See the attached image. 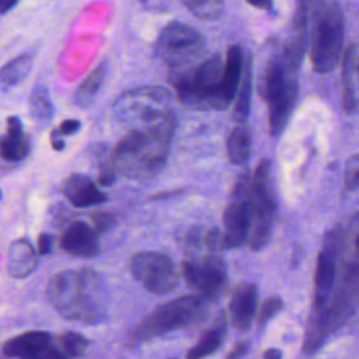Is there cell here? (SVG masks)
Masks as SVG:
<instances>
[{"mask_svg":"<svg viewBox=\"0 0 359 359\" xmlns=\"http://www.w3.org/2000/svg\"><path fill=\"white\" fill-rule=\"evenodd\" d=\"M342 108L345 114L351 115L358 109L356 97V57L358 48L355 43H349L342 53Z\"/></svg>","mask_w":359,"mask_h":359,"instance_id":"cell-20","label":"cell"},{"mask_svg":"<svg viewBox=\"0 0 359 359\" xmlns=\"http://www.w3.org/2000/svg\"><path fill=\"white\" fill-rule=\"evenodd\" d=\"M53 251V237L50 234H41L38 238V252L50 254Z\"/></svg>","mask_w":359,"mask_h":359,"instance_id":"cell-33","label":"cell"},{"mask_svg":"<svg viewBox=\"0 0 359 359\" xmlns=\"http://www.w3.org/2000/svg\"><path fill=\"white\" fill-rule=\"evenodd\" d=\"M105 74H107V67L104 65H100L95 70H93L77 87L73 97L74 104L80 107L90 105L97 97V94L100 93L105 80Z\"/></svg>","mask_w":359,"mask_h":359,"instance_id":"cell-24","label":"cell"},{"mask_svg":"<svg viewBox=\"0 0 359 359\" xmlns=\"http://www.w3.org/2000/svg\"><path fill=\"white\" fill-rule=\"evenodd\" d=\"M245 56L243 48L230 45L226 56L213 53L195 65L171 72L170 83L184 108L194 111H224L234 101Z\"/></svg>","mask_w":359,"mask_h":359,"instance_id":"cell-1","label":"cell"},{"mask_svg":"<svg viewBox=\"0 0 359 359\" xmlns=\"http://www.w3.org/2000/svg\"><path fill=\"white\" fill-rule=\"evenodd\" d=\"M307 38L310 43V60L318 74L332 72L341 60L345 41V18L338 3L317 1L309 8Z\"/></svg>","mask_w":359,"mask_h":359,"instance_id":"cell-6","label":"cell"},{"mask_svg":"<svg viewBox=\"0 0 359 359\" xmlns=\"http://www.w3.org/2000/svg\"><path fill=\"white\" fill-rule=\"evenodd\" d=\"M251 95H252V59L250 55L245 56L244 60V72L243 77L234 98L233 107V119L237 123H245V119L250 115L251 109Z\"/></svg>","mask_w":359,"mask_h":359,"instance_id":"cell-23","label":"cell"},{"mask_svg":"<svg viewBox=\"0 0 359 359\" xmlns=\"http://www.w3.org/2000/svg\"><path fill=\"white\" fill-rule=\"evenodd\" d=\"M254 7H258V8H269L271 7V3L268 1V3H254L252 4Z\"/></svg>","mask_w":359,"mask_h":359,"instance_id":"cell-39","label":"cell"},{"mask_svg":"<svg viewBox=\"0 0 359 359\" xmlns=\"http://www.w3.org/2000/svg\"><path fill=\"white\" fill-rule=\"evenodd\" d=\"M258 304V289L254 283L237 285L229 302V321L237 331L245 332L252 325Z\"/></svg>","mask_w":359,"mask_h":359,"instance_id":"cell-15","label":"cell"},{"mask_svg":"<svg viewBox=\"0 0 359 359\" xmlns=\"http://www.w3.org/2000/svg\"><path fill=\"white\" fill-rule=\"evenodd\" d=\"M80 129V121L77 119H66L60 123L57 133L59 135H73Z\"/></svg>","mask_w":359,"mask_h":359,"instance_id":"cell-34","label":"cell"},{"mask_svg":"<svg viewBox=\"0 0 359 359\" xmlns=\"http://www.w3.org/2000/svg\"><path fill=\"white\" fill-rule=\"evenodd\" d=\"M133 278L142 283L149 292L165 294L177 289L180 273L172 259L158 251L136 252L129 262Z\"/></svg>","mask_w":359,"mask_h":359,"instance_id":"cell-13","label":"cell"},{"mask_svg":"<svg viewBox=\"0 0 359 359\" xmlns=\"http://www.w3.org/2000/svg\"><path fill=\"white\" fill-rule=\"evenodd\" d=\"M52 146L56 150H62L65 146V142L62 139H59V133L57 132H52Z\"/></svg>","mask_w":359,"mask_h":359,"instance_id":"cell-36","label":"cell"},{"mask_svg":"<svg viewBox=\"0 0 359 359\" xmlns=\"http://www.w3.org/2000/svg\"><path fill=\"white\" fill-rule=\"evenodd\" d=\"M359 188V154L349 157L344 171V192H352Z\"/></svg>","mask_w":359,"mask_h":359,"instance_id":"cell-29","label":"cell"},{"mask_svg":"<svg viewBox=\"0 0 359 359\" xmlns=\"http://www.w3.org/2000/svg\"><path fill=\"white\" fill-rule=\"evenodd\" d=\"M154 53L171 72L181 70L205 57L206 39L196 28L172 21L161 29L154 45Z\"/></svg>","mask_w":359,"mask_h":359,"instance_id":"cell-9","label":"cell"},{"mask_svg":"<svg viewBox=\"0 0 359 359\" xmlns=\"http://www.w3.org/2000/svg\"><path fill=\"white\" fill-rule=\"evenodd\" d=\"M62 194L76 208H90L107 201V195L94 184L91 178L83 174H73L66 178Z\"/></svg>","mask_w":359,"mask_h":359,"instance_id":"cell-17","label":"cell"},{"mask_svg":"<svg viewBox=\"0 0 359 359\" xmlns=\"http://www.w3.org/2000/svg\"><path fill=\"white\" fill-rule=\"evenodd\" d=\"M262 359H282V352H280L279 349H275V348L266 349V351L264 352Z\"/></svg>","mask_w":359,"mask_h":359,"instance_id":"cell-35","label":"cell"},{"mask_svg":"<svg viewBox=\"0 0 359 359\" xmlns=\"http://www.w3.org/2000/svg\"><path fill=\"white\" fill-rule=\"evenodd\" d=\"M31 143L17 116L7 118V129L0 137V156L7 161H20L29 153Z\"/></svg>","mask_w":359,"mask_h":359,"instance_id":"cell-18","label":"cell"},{"mask_svg":"<svg viewBox=\"0 0 359 359\" xmlns=\"http://www.w3.org/2000/svg\"><path fill=\"white\" fill-rule=\"evenodd\" d=\"M0 198H1V191H0Z\"/></svg>","mask_w":359,"mask_h":359,"instance_id":"cell-40","label":"cell"},{"mask_svg":"<svg viewBox=\"0 0 359 359\" xmlns=\"http://www.w3.org/2000/svg\"><path fill=\"white\" fill-rule=\"evenodd\" d=\"M175 126L123 132L112 150L114 171L132 180L156 175L165 164Z\"/></svg>","mask_w":359,"mask_h":359,"instance_id":"cell-3","label":"cell"},{"mask_svg":"<svg viewBox=\"0 0 359 359\" xmlns=\"http://www.w3.org/2000/svg\"><path fill=\"white\" fill-rule=\"evenodd\" d=\"M251 174L244 171L233 185L230 201L223 213V247L238 248L248 238L251 223Z\"/></svg>","mask_w":359,"mask_h":359,"instance_id":"cell-12","label":"cell"},{"mask_svg":"<svg viewBox=\"0 0 359 359\" xmlns=\"http://www.w3.org/2000/svg\"><path fill=\"white\" fill-rule=\"evenodd\" d=\"M356 97L359 101V50H358V57H356Z\"/></svg>","mask_w":359,"mask_h":359,"instance_id":"cell-38","label":"cell"},{"mask_svg":"<svg viewBox=\"0 0 359 359\" xmlns=\"http://www.w3.org/2000/svg\"><path fill=\"white\" fill-rule=\"evenodd\" d=\"M282 307H283V302H282V299H280L279 296H271V297H268V299L262 303V306H261V309H259L258 318H257L258 325H259V327L265 325L272 317H275V316L282 310Z\"/></svg>","mask_w":359,"mask_h":359,"instance_id":"cell-30","label":"cell"},{"mask_svg":"<svg viewBox=\"0 0 359 359\" xmlns=\"http://www.w3.org/2000/svg\"><path fill=\"white\" fill-rule=\"evenodd\" d=\"M248 342L247 341H238L234 348L227 353L226 359H243L245 356V353L248 352Z\"/></svg>","mask_w":359,"mask_h":359,"instance_id":"cell-32","label":"cell"},{"mask_svg":"<svg viewBox=\"0 0 359 359\" xmlns=\"http://www.w3.org/2000/svg\"><path fill=\"white\" fill-rule=\"evenodd\" d=\"M181 269L187 285L205 302L216 300L227 289V268L219 254L192 255L182 261Z\"/></svg>","mask_w":359,"mask_h":359,"instance_id":"cell-11","label":"cell"},{"mask_svg":"<svg viewBox=\"0 0 359 359\" xmlns=\"http://www.w3.org/2000/svg\"><path fill=\"white\" fill-rule=\"evenodd\" d=\"M342 227L334 226L324 236L317 255L313 285V317L321 316L332 297L341 257ZM311 317V318H313Z\"/></svg>","mask_w":359,"mask_h":359,"instance_id":"cell-10","label":"cell"},{"mask_svg":"<svg viewBox=\"0 0 359 359\" xmlns=\"http://www.w3.org/2000/svg\"><path fill=\"white\" fill-rule=\"evenodd\" d=\"M189 11L199 17V18H205V20H216L222 15L223 11V3L219 0H194V1H185L184 3Z\"/></svg>","mask_w":359,"mask_h":359,"instance_id":"cell-28","label":"cell"},{"mask_svg":"<svg viewBox=\"0 0 359 359\" xmlns=\"http://www.w3.org/2000/svg\"><path fill=\"white\" fill-rule=\"evenodd\" d=\"M226 318L223 314L216 317L209 328L201 335L198 342L189 348L185 359H205L206 356L213 355L222 345L226 337Z\"/></svg>","mask_w":359,"mask_h":359,"instance_id":"cell-21","label":"cell"},{"mask_svg":"<svg viewBox=\"0 0 359 359\" xmlns=\"http://www.w3.org/2000/svg\"><path fill=\"white\" fill-rule=\"evenodd\" d=\"M206 303L196 294L172 299L149 313L128 335V344L136 345L168 332L199 323L206 313Z\"/></svg>","mask_w":359,"mask_h":359,"instance_id":"cell-7","label":"cell"},{"mask_svg":"<svg viewBox=\"0 0 359 359\" xmlns=\"http://www.w3.org/2000/svg\"><path fill=\"white\" fill-rule=\"evenodd\" d=\"M32 67V57L28 53L20 55L0 70V86L4 88H10L21 83L29 73Z\"/></svg>","mask_w":359,"mask_h":359,"instance_id":"cell-25","label":"cell"},{"mask_svg":"<svg viewBox=\"0 0 359 359\" xmlns=\"http://www.w3.org/2000/svg\"><path fill=\"white\" fill-rule=\"evenodd\" d=\"M29 112L38 122H48L53 115V105L45 86H35L29 95Z\"/></svg>","mask_w":359,"mask_h":359,"instance_id":"cell-26","label":"cell"},{"mask_svg":"<svg viewBox=\"0 0 359 359\" xmlns=\"http://www.w3.org/2000/svg\"><path fill=\"white\" fill-rule=\"evenodd\" d=\"M46 296L67 320L98 324L108 313V290L101 275L90 268L66 269L50 276Z\"/></svg>","mask_w":359,"mask_h":359,"instance_id":"cell-2","label":"cell"},{"mask_svg":"<svg viewBox=\"0 0 359 359\" xmlns=\"http://www.w3.org/2000/svg\"><path fill=\"white\" fill-rule=\"evenodd\" d=\"M57 346L62 349V352L69 358H79L86 353L87 348L90 346V341L83 337L79 332L74 331H65L56 338Z\"/></svg>","mask_w":359,"mask_h":359,"instance_id":"cell-27","label":"cell"},{"mask_svg":"<svg viewBox=\"0 0 359 359\" xmlns=\"http://www.w3.org/2000/svg\"><path fill=\"white\" fill-rule=\"evenodd\" d=\"M38 265V255L34 245L27 238L14 240L10 244L7 254V272L13 278H25L35 271Z\"/></svg>","mask_w":359,"mask_h":359,"instance_id":"cell-19","label":"cell"},{"mask_svg":"<svg viewBox=\"0 0 359 359\" xmlns=\"http://www.w3.org/2000/svg\"><path fill=\"white\" fill-rule=\"evenodd\" d=\"M251 223L247 243L252 251L262 250L273 230L276 219V192L271 175V161L268 158L259 160L254 174H251Z\"/></svg>","mask_w":359,"mask_h":359,"instance_id":"cell-8","label":"cell"},{"mask_svg":"<svg viewBox=\"0 0 359 359\" xmlns=\"http://www.w3.org/2000/svg\"><path fill=\"white\" fill-rule=\"evenodd\" d=\"M112 114L123 132L177 125L171 94L158 86L125 91L115 100Z\"/></svg>","mask_w":359,"mask_h":359,"instance_id":"cell-4","label":"cell"},{"mask_svg":"<svg viewBox=\"0 0 359 359\" xmlns=\"http://www.w3.org/2000/svg\"><path fill=\"white\" fill-rule=\"evenodd\" d=\"M115 216L109 212H100L93 216V223L97 233H107L115 224Z\"/></svg>","mask_w":359,"mask_h":359,"instance_id":"cell-31","label":"cell"},{"mask_svg":"<svg viewBox=\"0 0 359 359\" xmlns=\"http://www.w3.org/2000/svg\"><path fill=\"white\" fill-rule=\"evenodd\" d=\"M299 67L290 65L280 49L266 62L259 79V95L268 107V128L278 137L286 128L299 97Z\"/></svg>","mask_w":359,"mask_h":359,"instance_id":"cell-5","label":"cell"},{"mask_svg":"<svg viewBox=\"0 0 359 359\" xmlns=\"http://www.w3.org/2000/svg\"><path fill=\"white\" fill-rule=\"evenodd\" d=\"M3 352L18 359H69L46 331H27L6 341Z\"/></svg>","mask_w":359,"mask_h":359,"instance_id":"cell-14","label":"cell"},{"mask_svg":"<svg viewBox=\"0 0 359 359\" xmlns=\"http://www.w3.org/2000/svg\"><path fill=\"white\" fill-rule=\"evenodd\" d=\"M14 6H17V1H8V0H0V14L7 13Z\"/></svg>","mask_w":359,"mask_h":359,"instance_id":"cell-37","label":"cell"},{"mask_svg":"<svg viewBox=\"0 0 359 359\" xmlns=\"http://www.w3.org/2000/svg\"><path fill=\"white\" fill-rule=\"evenodd\" d=\"M252 137L245 123H236L227 136V157L234 165H244L251 156Z\"/></svg>","mask_w":359,"mask_h":359,"instance_id":"cell-22","label":"cell"},{"mask_svg":"<svg viewBox=\"0 0 359 359\" xmlns=\"http://www.w3.org/2000/svg\"><path fill=\"white\" fill-rule=\"evenodd\" d=\"M60 248L76 257H95L101 250L98 233L84 222H73L60 238Z\"/></svg>","mask_w":359,"mask_h":359,"instance_id":"cell-16","label":"cell"}]
</instances>
